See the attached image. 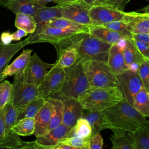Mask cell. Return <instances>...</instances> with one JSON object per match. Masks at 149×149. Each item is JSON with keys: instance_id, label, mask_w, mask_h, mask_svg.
<instances>
[{"instance_id": "cell-1", "label": "cell", "mask_w": 149, "mask_h": 149, "mask_svg": "<svg viewBox=\"0 0 149 149\" xmlns=\"http://www.w3.org/2000/svg\"><path fill=\"white\" fill-rule=\"evenodd\" d=\"M103 112L111 129L116 128L135 132L147 120L132 105L123 99Z\"/></svg>"}, {"instance_id": "cell-2", "label": "cell", "mask_w": 149, "mask_h": 149, "mask_svg": "<svg viewBox=\"0 0 149 149\" xmlns=\"http://www.w3.org/2000/svg\"><path fill=\"white\" fill-rule=\"evenodd\" d=\"M77 100L84 110L104 111L122 100L123 95L118 87H90Z\"/></svg>"}, {"instance_id": "cell-3", "label": "cell", "mask_w": 149, "mask_h": 149, "mask_svg": "<svg viewBox=\"0 0 149 149\" xmlns=\"http://www.w3.org/2000/svg\"><path fill=\"white\" fill-rule=\"evenodd\" d=\"M85 34L76 31L49 27L46 24L36 29L24 41L29 45L38 42H48L56 49L66 47L81 38Z\"/></svg>"}, {"instance_id": "cell-4", "label": "cell", "mask_w": 149, "mask_h": 149, "mask_svg": "<svg viewBox=\"0 0 149 149\" xmlns=\"http://www.w3.org/2000/svg\"><path fill=\"white\" fill-rule=\"evenodd\" d=\"M83 68L90 87H118L116 76L107 62L89 59L83 62Z\"/></svg>"}, {"instance_id": "cell-5", "label": "cell", "mask_w": 149, "mask_h": 149, "mask_svg": "<svg viewBox=\"0 0 149 149\" xmlns=\"http://www.w3.org/2000/svg\"><path fill=\"white\" fill-rule=\"evenodd\" d=\"M70 45L77 49V59L80 61L98 60L107 62L111 44L105 42L89 33L85 34L81 38Z\"/></svg>"}, {"instance_id": "cell-6", "label": "cell", "mask_w": 149, "mask_h": 149, "mask_svg": "<svg viewBox=\"0 0 149 149\" xmlns=\"http://www.w3.org/2000/svg\"><path fill=\"white\" fill-rule=\"evenodd\" d=\"M65 70V79L59 92L66 97L78 99L90 87L83 68V62L77 59L74 64Z\"/></svg>"}, {"instance_id": "cell-7", "label": "cell", "mask_w": 149, "mask_h": 149, "mask_svg": "<svg viewBox=\"0 0 149 149\" xmlns=\"http://www.w3.org/2000/svg\"><path fill=\"white\" fill-rule=\"evenodd\" d=\"M136 13L125 12L107 4L92 6L89 10L92 26H102L116 20H125L127 23Z\"/></svg>"}, {"instance_id": "cell-8", "label": "cell", "mask_w": 149, "mask_h": 149, "mask_svg": "<svg viewBox=\"0 0 149 149\" xmlns=\"http://www.w3.org/2000/svg\"><path fill=\"white\" fill-rule=\"evenodd\" d=\"M54 65V63L44 62L35 52L31 56L21 79L25 83L39 87L48 69H50Z\"/></svg>"}, {"instance_id": "cell-9", "label": "cell", "mask_w": 149, "mask_h": 149, "mask_svg": "<svg viewBox=\"0 0 149 149\" xmlns=\"http://www.w3.org/2000/svg\"><path fill=\"white\" fill-rule=\"evenodd\" d=\"M57 5L62 17L84 26H92L89 15V10L92 6L87 5L82 0Z\"/></svg>"}, {"instance_id": "cell-10", "label": "cell", "mask_w": 149, "mask_h": 149, "mask_svg": "<svg viewBox=\"0 0 149 149\" xmlns=\"http://www.w3.org/2000/svg\"><path fill=\"white\" fill-rule=\"evenodd\" d=\"M116 76L118 81V88L122 92L123 99L132 105L134 95L143 87L138 73L127 69Z\"/></svg>"}, {"instance_id": "cell-11", "label": "cell", "mask_w": 149, "mask_h": 149, "mask_svg": "<svg viewBox=\"0 0 149 149\" xmlns=\"http://www.w3.org/2000/svg\"><path fill=\"white\" fill-rule=\"evenodd\" d=\"M12 98L13 104L19 111L23 109L30 102L41 97L38 92V87L28 84L22 79L13 81Z\"/></svg>"}, {"instance_id": "cell-12", "label": "cell", "mask_w": 149, "mask_h": 149, "mask_svg": "<svg viewBox=\"0 0 149 149\" xmlns=\"http://www.w3.org/2000/svg\"><path fill=\"white\" fill-rule=\"evenodd\" d=\"M65 77V69L52 66L45 74L44 80L38 87L40 97L46 99L59 91L63 84Z\"/></svg>"}, {"instance_id": "cell-13", "label": "cell", "mask_w": 149, "mask_h": 149, "mask_svg": "<svg viewBox=\"0 0 149 149\" xmlns=\"http://www.w3.org/2000/svg\"><path fill=\"white\" fill-rule=\"evenodd\" d=\"M48 97L57 98L62 101L63 103L62 123L65 125L72 127L77 120L82 116L84 109L77 99L66 97L59 91Z\"/></svg>"}, {"instance_id": "cell-14", "label": "cell", "mask_w": 149, "mask_h": 149, "mask_svg": "<svg viewBox=\"0 0 149 149\" xmlns=\"http://www.w3.org/2000/svg\"><path fill=\"white\" fill-rule=\"evenodd\" d=\"M71 128L62 123L45 134L36 137L34 141L37 149H52V147L56 144L60 140L70 137Z\"/></svg>"}, {"instance_id": "cell-15", "label": "cell", "mask_w": 149, "mask_h": 149, "mask_svg": "<svg viewBox=\"0 0 149 149\" xmlns=\"http://www.w3.org/2000/svg\"><path fill=\"white\" fill-rule=\"evenodd\" d=\"M33 50L23 49L22 52L10 65H8L2 73V78L4 80L8 76H14L13 81L20 80L30 61Z\"/></svg>"}, {"instance_id": "cell-16", "label": "cell", "mask_w": 149, "mask_h": 149, "mask_svg": "<svg viewBox=\"0 0 149 149\" xmlns=\"http://www.w3.org/2000/svg\"><path fill=\"white\" fill-rule=\"evenodd\" d=\"M122 48L127 69L137 72L144 57L137 49L132 37L125 38L122 41Z\"/></svg>"}, {"instance_id": "cell-17", "label": "cell", "mask_w": 149, "mask_h": 149, "mask_svg": "<svg viewBox=\"0 0 149 149\" xmlns=\"http://www.w3.org/2000/svg\"><path fill=\"white\" fill-rule=\"evenodd\" d=\"M112 135L109 137L112 149H136L135 133L121 129H111Z\"/></svg>"}, {"instance_id": "cell-18", "label": "cell", "mask_w": 149, "mask_h": 149, "mask_svg": "<svg viewBox=\"0 0 149 149\" xmlns=\"http://www.w3.org/2000/svg\"><path fill=\"white\" fill-rule=\"evenodd\" d=\"M122 41L118 44L111 45L108 52L107 63L116 76L127 70L122 52Z\"/></svg>"}, {"instance_id": "cell-19", "label": "cell", "mask_w": 149, "mask_h": 149, "mask_svg": "<svg viewBox=\"0 0 149 149\" xmlns=\"http://www.w3.org/2000/svg\"><path fill=\"white\" fill-rule=\"evenodd\" d=\"M52 114V106L49 101H45L34 117L35 130L33 133L36 137L45 134L48 132V127Z\"/></svg>"}, {"instance_id": "cell-20", "label": "cell", "mask_w": 149, "mask_h": 149, "mask_svg": "<svg viewBox=\"0 0 149 149\" xmlns=\"http://www.w3.org/2000/svg\"><path fill=\"white\" fill-rule=\"evenodd\" d=\"M89 34L111 45L118 44L125 38H127L123 34L108 29L103 26H90Z\"/></svg>"}, {"instance_id": "cell-21", "label": "cell", "mask_w": 149, "mask_h": 149, "mask_svg": "<svg viewBox=\"0 0 149 149\" xmlns=\"http://www.w3.org/2000/svg\"><path fill=\"white\" fill-rule=\"evenodd\" d=\"M28 45L24 40L14 44H4L0 42V82L3 79L2 78V73L9 65L12 57L24 47Z\"/></svg>"}, {"instance_id": "cell-22", "label": "cell", "mask_w": 149, "mask_h": 149, "mask_svg": "<svg viewBox=\"0 0 149 149\" xmlns=\"http://www.w3.org/2000/svg\"><path fill=\"white\" fill-rule=\"evenodd\" d=\"M86 111V113L83 112L81 117L87 119L89 122L92 130L91 135L100 133L105 129H111V126L103 111Z\"/></svg>"}, {"instance_id": "cell-23", "label": "cell", "mask_w": 149, "mask_h": 149, "mask_svg": "<svg viewBox=\"0 0 149 149\" xmlns=\"http://www.w3.org/2000/svg\"><path fill=\"white\" fill-rule=\"evenodd\" d=\"M58 58L54 66L56 68L66 69L76 63L78 58L77 49L72 45L56 49Z\"/></svg>"}, {"instance_id": "cell-24", "label": "cell", "mask_w": 149, "mask_h": 149, "mask_svg": "<svg viewBox=\"0 0 149 149\" xmlns=\"http://www.w3.org/2000/svg\"><path fill=\"white\" fill-rule=\"evenodd\" d=\"M42 5L33 2L31 0H10L4 8L15 14L20 13L34 16Z\"/></svg>"}, {"instance_id": "cell-25", "label": "cell", "mask_w": 149, "mask_h": 149, "mask_svg": "<svg viewBox=\"0 0 149 149\" xmlns=\"http://www.w3.org/2000/svg\"><path fill=\"white\" fill-rule=\"evenodd\" d=\"M45 24L52 27L70 30L83 33H89L90 27V26H84L62 17L53 18L48 20Z\"/></svg>"}, {"instance_id": "cell-26", "label": "cell", "mask_w": 149, "mask_h": 149, "mask_svg": "<svg viewBox=\"0 0 149 149\" xmlns=\"http://www.w3.org/2000/svg\"><path fill=\"white\" fill-rule=\"evenodd\" d=\"M61 17H62V15L58 5L55 6H41L34 16L37 23L36 29L42 27L48 20L53 18Z\"/></svg>"}, {"instance_id": "cell-27", "label": "cell", "mask_w": 149, "mask_h": 149, "mask_svg": "<svg viewBox=\"0 0 149 149\" xmlns=\"http://www.w3.org/2000/svg\"><path fill=\"white\" fill-rule=\"evenodd\" d=\"M127 27L132 34L149 33V13L137 12L127 22Z\"/></svg>"}, {"instance_id": "cell-28", "label": "cell", "mask_w": 149, "mask_h": 149, "mask_svg": "<svg viewBox=\"0 0 149 149\" xmlns=\"http://www.w3.org/2000/svg\"><path fill=\"white\" fill-rule=\"evenodd\" d=\"M46 99L49 101L52 106L51 118L48 127V131H49L62 123L63 103L61 100L57 98L48 97Z\"/></svg>"}, {"instance_id": "cell-29", "label": "cell", "mask_w": 149, "mask_h": 149, "mask_svg": "<svg viewBox=\"0 0 149 149\" xmlns=\"http://www.w3.org/2000/svg\"><path fill=\"white\" fill-rule=\"evenodd\" d=\"M133 107L146 118H149V91L144 87L134 95Z\"/></svg>"}, {"instance_id": "cell-30", "label": "cell", "mask_w": 149, "mask_h": 149, "mask_svg": "<svg viewBox=\"0 0 149 149\" xmlns=\"http://www.w3.org/2000/svg\"><path fill=\"white\" fill-rule=\"evenodd\" d=\"M19 113V111L13 104V99L11 98L9 102L4 106L3 117L5 124L4 137L8 135L10 130L12 129V127L17 122Z\"/></svg>"}, {"instance_id": "cell-31", "label": "cell", "mask_w": 149, "mask_h": 149, "mask_svg": "<svg viewBox=\"0 0 149 149\" xmlns=\"http://www.w3.org/2000/svg\"><path fill=\"white\" fill-rule=\"evenodd\" d=\"M12 130L19 136H28L33 134L35 130L34 118H24L17 121Z\"/></svg>"}, {"instance_id": "cell-32", "label": "cell", "mask_w": 149, "mask_h": 149, "mask_svg": "<svg viewBox=\"0 0 149 149\" xmlns=\"http://www.w3.org/2000/svg\"><path fill=\"white\" fill-rule=\"evenodd\" d=\"M15 15V25L17 29L24 30L29 34L35 31L37 27V23L33 16L20 13Z\"/></svg>"}, {"instance_id": "cell-33", "label": "cell", "mask_w": 149, "mask_h": 149, "mask_svg": "<svg viewBox=\"0 0 149 149\" xmlns=\"http://www.w3.org/2000/svg\"><path fill=\"white\" fill-rule=\"evenodd\" d=\"M91 127L89 122L85 118H79L74 126L71 128L70 137L77 136L81 138H87L91 135Z\"/></svg>"}, {"instance_id": "cell-34", "label": "cell", "mask_w": 149, "mask_h": 149, "mask_svg": "<svg viewBox=\"0 0 149 149\" xmlns=\"http://www.w3.org/2000/svg\"><path fill=\"white\" fill-rule=\"evenodd\" d=\"M45 101V99L42 97L32 100L23 109L19 111L17 120L24 118H34Z\"/></svg>"}, {"instance_id": "cell-35", "label": "cell", "mask_w": 149, "mask_h": 149, "mask_svg": "<svg viewBox=\"0 0 149 149\" xmlns=\"http://www.w3.org/2000/svg\"><path fill=\"white\" fill-rule=\"evenodd\" d=\"M134 133L136 149H149V120H146Z\"/></svg>"}, {"instance_id": "cell-36", "label": "cell", "mask_w": 149, "mask_h": 149, "mask_svg": "<svg viewBox=\"0 0 149 149\" xmlns=\"http://www.w3.org/2000/svg\"><path fill=\"white\" fill-rule=\"evenodd\" d=\"M13 84L6 80L0 82V108L3 107L11 99Z\"/></svg>"}, {"instance_id": "cell-37", "label": "cell", "mask_w": 149, "mask_h": 149, "mask_svg": "<svg viewBox=\"0 0 149 149\" xmlns=\"http://www.w3.org/2000/svg\"><path fill=\"white\" fill-rule=\"evenodd\" d=\"M89 137L81 138L77 136L67 137L60 140L58 143L73 147L75 149H88Z\"/></svg>"}, {"instance_id": "cell-38", "label": "cell", "mask_w": 149, "mask_h": 149, "mask_svg": "<svg viewBox=\"0 0 149 149\" xmlns=\"http://www.w3.org/2000/svg\"><path fill=\"white\" fill-rule=\"evenodd\" d=\"M137 72L143 83V87L149 91V60L143 58L139 64Z\"/></svg>"}, {"instance_id": "cell-39", "label": "cell", "mask_w": 149, "mask_h": 149, "mask_svg": "<svg viewBox=\"0 0 149 149\" xmlns=\"http://www.w3.org/2000/svg\"><path fill=\"white\" fill-rule=\"evenodd\" d=\"M108 29L118 31L125 35L126 37H132V33L128 29L127 23L125 20H116L102 25Z\"/></svg>"}, {"instance_id": "cell-40", "label": "cell", "mask_w": 149, "mask_h": 149, "mask_svg": "<svg viewBox=\"0 0 149 149\" xmlns=\"http://www.w3.org/2000/svg\"><path fill=\"white\" fill-rule=\"evenodd\" d=\"M103 146V139L100 133L91 135L88 139V149H101Z\"/></svg>"}, {"instance_id": "cell-41", "label": "cell", "mask_w": 149, "mask_h": 149, "mask_svg": "<svg viewBox=\"0 0 149 149\" xmlns=\"http://www.w3.org/2000/svg\"><path fill=\"white\" fill-rule=\"evenodd\" d=\"M133 40L142 56L149 60V44L137 40L133 39Z\"/></svg>"}, {"instance_id": "cell-42", "label": "cell", "mask_w": 149, "mask_h": 149, "mask_svg": "<svg viewBox=\"0 0 149 149\" xmlns=\"http://www.w3.org/2000/svg\"><path fill=\"white\" fill-rule=\"evenodd\" d=\"M4 107L0 108V141L2 140L5 136V124L3 117Z\"/></svg>"}, {"instance_id": "cell-43", "label": "cell", "mask_w": 149, "mask_h": 149, "mask_svg": "<svg viewBox=\"0 0 149 149\" xmlns=\"http://www.w3.org/2000/svg\"><path fill=\"white\" fill-rule=\"evenodd\" d=\"M132 37L133 39L137 40L149 44V33L132 34Z\"/></svg>"}, {"instance_id": "cell-44", "label": "cell", "mask_w": 149, "mask_h": 149, "mask_svg": "<svg viewBox=\"0 0 149 149\" xmlns=\"http://www.w3.org/2000/svg\"><path fill=\"white\" fill-rule=\"evenodd\" d=\"M28 34V33L24 31V30L17 29V30L15 31L14 33L11 34L12 40L14 41H19L20 40L22 37L26 36Z\"/></svg>"}, {"instance_id": "cell-45", "label": "cell", "mask_w": 149, "mask_h": 149, "mask_svg": "<svg viewBox=\"0 0 149 149\" xmlns=\"http://www.w3.org/2000/svg\"><path fill=\"white\" fill-rule=\"evenodd\" d=\"M123 0H106L105 4L124 10L125 7L123 4Z\"/></svg>"}, {"instance_id": "cell-46", "label": "cell", "mask_w": 149, "mask_h": 149, "mask_svg": "<svg viewBox=\"0 0 149 149\" xmlns=\"http://www.w3.org/2000/svg\"><path fill=\"white\" fill-rule=\"evenodd\" d=\"M12 41L11 34L9 32H3L1 35V41L4 44H10Z\"/></svg>"}, {"instance_id": "cell-47", "label": "cell", "mask_w": 149, "mask_h": 149, "mask_svg": "<svg viewBox=\"0 0 149 149\" xmlns=\"http://www.w3.org/2000/svg\"><path fill=\"white\" fill-rule=\"evenodd\" d=\"M84 2L90 6L105 4L106 0H82Z\"/></svg>"}, {"instance_id": "cell-48", "label": "cell", "mask_w": 149, "mask_h": 149, "mask_svg": "<svg viewBox=\"0 0 149 149\" xmlns=\"http://www.w3.org/2000/svg\"><path fill=\"white\" fill-rule=\"evenodd\" d=\"M31 1L36 4L42 5V6H45L49 2H54L55 0H31Z\"/></svg>"}, {"instance_id": "cell-49", "label": "cell", "mask_w": 149, "mask_h": 149, "mask_svg": "<svg viewBox=\"0 0 149 149\" xmlns=\"http://www.w3.org/2000/svg\"><path fill=\"white\" fill-rule=\"evenodd\" d=\"M77 1L78 0H55L54 2L55 3H57L58 5H61V4H64V3L75 2Z\"/></svg>"}, {"instance_id": "cell-50", "label": "cell", "mask_w": 149, "mask_h": 149, "mask_svg": "<svg viewBox=\"0 0 149 149\" xmlns=\"http://www.w3.org/2000/svg\"><path fill=\"white\" fill-rule=\"evenodd\" d=\"M143 13H149V4L140 10Z\"/></svg>"}, {"instance_id": "cell-51", "label": "cell", "mask_w": 149, "mask_h": 149, "mask_svg": "<svg viewBox=\"0 0 149 149\" xmlns=\"http://www.w3.org/2000/svg\"><path fill=\"white\" fill-rule=\"evenodd\" d=\"M10 0H0V5L4 7Z\"/></svg>"}, {"instance_id": "cell-52", "label": "cell", "mask_w": 149, "mask_h": 149, "mask_svg": "<svg viewBox=\"0 0 149 149\" xmlns=\"http://www.w3.org/2000/svg\"><path fill=\"white\" fill-rule=\"evenodd\" d=\"M130 1V0H123V4L124 7H125V6L129 3V2Z\"/></svg>"}, {"instance_id": "cell-53", "label": "cell", "mask_w": 149, "mask_h": 149, "mask_svg": "<svg viewBox=\"0 0 149 149\" xmlns=\"http://www.w3.org/2000/svg\"><path fill=\"white\" fill-rule=\"evenodd\" d=\"M147 1H149V0H147Z\"/></svg>"}]
</instances>
